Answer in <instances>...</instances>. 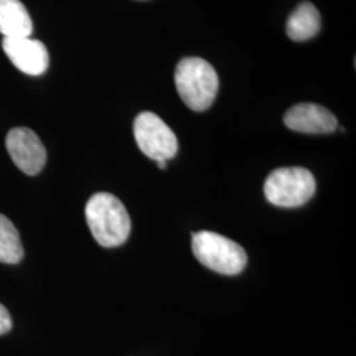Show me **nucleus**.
Segmentation results:
<instances>
[{"label":"nucleus","mask_w":356,"mask_h":356,"mask_svg":"<svg viewBox=\"0 0 356 356\" xmlns=\"http://www.w3.org/2000/svg\"><path fill=\"white\" fill-rule=\"evenodd\" d=\"M85 214L94 239L102 247H118L127 241L131 218L124 204L113 194H94L86 204Z\"/></svg>","instance_id":"f257e3e1"},{"label":"nucleus","mask_w":356,"mask_h":356,"mask_svg":"<svg viewBox=\"0 0 356 356\" xmlns=\"http://www.w3.org/2000/svg\"><path fill=\"white\" fill-rule=\"evenodd\" d=\"M175 82L179 98L193 111H204L216 101L219 79L216 69L204 58H182L176 67Z\"/></svg>","instance_id":"f03ea898"},{"label":"nucleus","mask_w":356,"mask_h":356,"mask_svg":"<svg viewBox=\"0 0 356 356\" xmlns=\"http://www.w3.org/2000/svg\"><path fill=\"white\" fill-rule=\"evenodd\" d=\"M191 250L202 266L220 275H238L247 266V254L242 245L213 231L195 232Z\"/></svg>","instance_id":"7ed1b4c3"},{"label":"nucleus","mask_w":356,"mask_h":356,"mask_svg":"<svg viewBox=\"0 0 356 356\" xmlns=\"http://www.w3.org/2000/svg\"><path fill=\"white\" fill-rule=\"evenodd\" d=\"M316 188V178L305 168H279L266 179L264 194L275 206L298 207L312 200Z\"/></svg>","instance_id":"20e7f679"},{"label":"nucleus","mask_w":356,"mask_h":356,"mask_svg":"<svg viewBox=\"0 0 356 356\" xmlns=\"http://www.w3.org/2000/svg\"><path fill=\"white\" fill-rule=\"evenodd\" d=\"M134 135L141 152L154 161H168L177 153L178 140L175 132L153 113L144 111L136 116Z\"/></svg>","instance_id":"39448f33"},{"label":"nucleus","mask_w":356,"mask_h":356,"mask_svg":"<svg viewBox=\"0 0 356 356\" xmlns=\"http://www.w3.org/2000/svg\"><path fill=\"white\" fill-rule=\"evenodd\" d=\"M6 147L15 165L28 176L38 175L45 166V147L29 128H13L7 135Z\"/></svg>","instance_id":"423d86ee"},{"label":"nucleus","mask_w":356,"mask_h":356,"mask_svg":"<svg viewBox=\"0 0 356 356\" xmlns=\"http://www.w3.org/2000/svg\"><path fill=\"white\" fill-rule=\"evenodd\" d=\"M1 47L10 61L28 76H41L49 66V53L40 40L3 38Z\"/></svg>","instance_id":"0eeeda50"},{"label":"nucleus","mask_w":356,"mask_h":356,"mask_svg":"<svg viewBox=\"0 0 356 356\" xmlns=\"http://www.w3.org/2000/svg\"><path fill=\"white\" fill-rule=\"evenodd\" d=\"M285 126L301 134L326 135L338 128L335 115L316 103H300L291 107L284 115Z\"/></svg>","instance_id":"6e6552de"},{"label":"nucleus","mask_w":356,"mask_h":356,"mask_svg":"<svg viewBox=\"0 0 356 356\" xmlns=\"http://www.w3.org/2000/svg\"><path fill=\"white\" fill-rule=\"evenodd\" d=\"M33 23L20 0H0V33L4 38H31Z\"/></svg>","instance_id":"1a4fd4ad"},{"label":"nucleus","mask_w":356,"mask_h":356,"mask_svg":"<svg viewBox=\"0 0 356 356\" xmlns=\"http://www.w3.org/2000/svg\"><path fill=\"white\" fill-rule=\"evenodd\" d=\"M321 15L317 7L310 1H302L286 22V35L296 42H304L318 35Z\"/></svg>","instance_id":"9d476101"},{"label":"nucleus","mask_w":356,"mask_h":356,"mask_svg":"<svg viewBox=\"0 0 356 356\" xmlns=\"http://www.w3.org/2000/svg\"><path fill=\"white\" fill-rule=\"evenodd\" d=\"M23 256L24 250L19 231L7 216L0 214V263L17 264Z\"/></svg>","instance_id":"9b49d317"},{"label":"nucleus","mask_w":356,"mask_h":356,"mask_svg":"<svg viewBox=\"0 0 356 356\" xmlns=\"http://www.w3.org/2000/svg\"><path fill=\"white\" fill-rule=\"evenodd\" d=\"M13 329V318L10 312L6 309V306L0 304V335L7 334Z\"/></svg>","instance_id":"f8f14e48"},{"label":"nucleus","mask_w":356,"mask_h":356,"mask_svg":"<svg viewBox=\"0 0 356 356\" xmlns=\"http://www.w3.org/2000/svg\"><path fill=\"white\" fill-rule=\"evenodd\" d=\"M156 163H157V165H159L160 169H165L166 161H164V160H160V161H156Z\"/></svg>","instance_id":"ddd939ff"}]
</instances>
